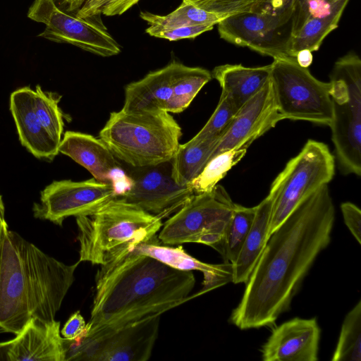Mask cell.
Segmentation results:
<instances>
[{
    "mask_svg": "<svg viewBox=\"0 0 361 361\" xmlns=\"http://www.w3.org/2000/svg\"><path fill=\"white\" fill-rule=\"evenodd\" d=\"M335 209L328 185L302 200L270 235L231 315L241 330L269 326L286 311L331 241Z\"/></svg>",
    "mask_w": 361,
    "mask_h": 361,
    "instance_id": "obj_1",
    "label": "cell"
},
{
    "mask_svg": "<svg viewBox=\"0 0 361 361\" xmlns=\"http://www.w3.org/2000/svg\"><path fill=\"white\" fill-rule=\"evenodd\" d=\"M195 284L192 271L127 250L98 269L90 318L81 336L161 315L196 297L189 296Z\"/></svg>",
    "mask_w": 361,
    "mask_h": 361,
    "instance_id": "obj_2",
    "label": "cell"
},
{
    "mask_svg": "<svg viewBox=\"0 0 361 361\" xmlns=\"http://www.w3.org/2000/svg\"><path fill=\"white\" fill-rule=\"evenodd\" d=\"M80 262L64 264L8 230L0 267V331L16 335L32 317L54 320Z\"/></svg>",
    "mask_w": 361,
    "mask_h": 361,
    "instance_id": "obj_3",
    "label": "cell"
},
{
    "mask_svg": "<svg viewBox=\"0 0 361 361\" xmlns=\"http://www.w3.org/2000/svg\"><path fill=\"white\" fill-rule=\"evenodd\" d=\"M161 218L116 197L92 214L76 217L79 261L105 264L156 237Z\"/></svg>",
    "mask_w": 361,
    "mask_h": 361,
    "instance_id": "obj_4",
    "label": "cell"
},
{
    "mask_svg": "<svg viewBox=\"0 0 361 361\" xmlns=\"http://www.w3.org/2000/svg\"><path fill=\"white\" fill-rule=\"evenodd\" d=\"M181 136L179 124L163 110L113 111L99 132L117 159L133 167L171 160Z\"/></svg>",
    "mask_w": 361,
    "mask_h": 361,
    "instance_id": "obj_5",
    "label": "cell"
},
{
    "mask_svg": "<svg viewBox=\"0 0 361 361\" xmlns=\"http://www.w3.org/2000/svg\"><path fill=\"white\" fill-rule=\"evenodd\" d=\"M333 118L330 128L339 167L361 175V60L349 52L335 63L330 75Z\"/></svg>",
    "mask_w": 361,
    "mask_h": 361,
    "instance_id": "obj_6",
    "label": "cell"
},
{
    "mask_svg": "<svg viewBox=\"0 0 361 361\" xmlns=\"http://www.w3.org/2000/svg\"><path fill=\"white\" fill-rule=\"evenodd\" d=\"M335 173V157L324 142L308 140L274 180L269 236L306 197L328 185Z\"/></svg>",
    "mask_w": 361,
    "mask_h": 361,
    "instance_id": "obj_7",
    "label": "cell"
},
{
    "mask_svg": "<svg viewBox=\"0 0 361 361\" xmlns=\"http://www.w3.org/2000/svg\"><path fill=\"white\" fill-rule=\"evenodd\" d=\"M271 66L270 80L283 119L330 126L333 118L331 82L319 80L293 57L275 59Z\"/></svg>",
    "mask_w": 361,
    "mask_h": 361,
    "instance_id": "obj_8",
    "label": "cell"
},
{
    "mask_svg": "<svg viewBox=\"0 0 361 361\" xmlns=\"http://www.w3.org/2000/svg\"><path fill=\"white\" fill-rule=\"evenodd\" d=\"M234 205L221 185L193 195L162 225L158 239L167 245L204 244L220 253Z\"/></svg>",
    "mask_w": 361,
    "mask_h": 361,
    "instance_id": "obj_9",
    "label": "cell"
},
{
    "mask_svg": "<svg viewBox=\"0 0 361 361\" xmlns=\"http://www.w3.org/2000/svg\"><path fill=\"white\" fill-rule=\"evenodd\" d=\"M161 315L75 340L64 338L66 360L146 361L158 337Z\"/></svg>",
    "mask_w": 361,
    "mask_h": 361,
    "instance_id": "obj_10",
    "label": "cell"
},
{
    "mask_svg": "<svg viewBox=\"0 0 361 361\" xmlns=\"http://www.w3.org/2000/svg\"><path fill=\"white\" fill-rule=\"evenodd\" d=\"M27 17L45 25L39 36L57 43H68L86 51L109 57L118 54L120 45L106 28L93 20L80 18L59 8L55 0H35Z\"/></svg>",
    "mask_w": 361,
    "mask_h": 361,
    "instance_id": "obj_11",
    "label": "cell"
},
{
    "mask_svg": "<svg viewBox=\"0 0 361 361\" xmlns=\"http://www.w3.org/2000/svg\"><path fill=\"white\" fill-rule=\"evenodd\" d=\"M292 14L271 15L247 11L224 18L218 25L221 38L274 59L290 57Z\"/></svg>",
    "mask_w": 361,
    "mask_h": 361,
    "instance_id": "obj_12",
    "label": "cell"
},
{
    "mask_svg": "<svg viewBox=\"0 0 361 361\" xmlns=\"http://www.w3.org/2000/svg\"><path fill=\"white\" fill-rule=\"evenodd\" d=\"M116 197L111 184L94 178L55 180L41 192L40 202L35 203L32 210L35 218L61 226L65 219L92 214Z\"/></svg>",
    "mask_w": 361,
    "mask_h": 361,
    "instance_id": "obj_13",
    "label": "cell"
},
{
    "mask_svg": "<svg viewBox=\"0 0 361 361\" xmlns=\"http://www.w3.org/2000/svg\"><path fill=\"white\" fill-rule=\"evenodd\" d=\"M124 166L131 185L119 197L161 219L177 212L194 195L188 185L173 178L171 160L148 166Z\"/></svg>",
    "mask_w": 361,
    "mask_h": 361,
    "instance_id": "obj_14",
    "label": "cell"
},
{
    "mask_svg": "<svg viewBox=\"0 0 361 361\" xmlns=\"http://www.w3.org/2000/svg\"><path fill=\"white\" fill-rule=\"evenodd\" d=\"M281 120L283 119L279 112L269 80L237 112L220 137L212 157L227 150L248 148L254 140Z\"/></svg>",
    "mask_w": 361,
    "mask_h": 361,
    "instance_id": "obj_15",
    "label": "cell"
},
{
    "mask_svg": "<svg viewBox=\"0 0 361 361\" xmlns=\"http://www.w3.org/2000/svg\"><path fill=\"white\" fill-rule=\"evenodd\" d=\"M59 152L85 168L96 180L111 184L118 197L131 185L124 164L100 138L84 133L66 131L59 144Z\"/></svg>",
    "mask_w": 361,
    "mask_h": 361,
    "instance_id": "obj_16",
    "label": "cell"
},
{
    "mask_svg": "<svg viewBox=\"0 0 361 361\" xmlns=\"http://www.w3.org/2000/svg\"><path fill=\"white\" fill-rule=\"evenodd\" d=\"M60 325L55 319L31 318L14 338L0 343V360L65 361Z\"/></svg>",
    "mask_w": 361,
    "mask_h": 361,
    "instance_id": "obj_17",
    "label": "cell"
},
{
    "mask_svg": "<svg viewBox=\"0 0 361 361\" xmlns=\"http://www.w3.org/2000/svg\"><path fill=\"white\" fill-rule=\"evenodd\" d=\"M321 330L315 318H294L276 326L263 345L264 361H316Z\"/></svg>",
    "mask_w": 361,
    "mask_h": 361,
    "instance_id": "obj_18",
    "label": "cell"
},
{
    "mask_svg": "<svg viewBox=\"0 0 361 361\" xmlns=\"http://www.w3.org/2000/svg\"><path fill=\"white\" fill-rule=\"evenodd\" d=\"M10 110L22 145L38 159L53 160L59 153V144L35 112L34 90L23 87L13 92L10 97Z\"/></svg>",
    "mask_w": 361,
    "mask_h": 361,
    "instance_id": "obj_19",
    "label": "cell"
},
{
    "mask_svg": "<svg viewBox=\"0 0 361 361\" xmlns=\"http://www.w3.org/2000/svg\"><path fill=\"white\" fill-rule=\"evenodd\" d=\"M156 237L138 245L134 250L156 258L175 269L202 272L204 276L203 288L198 293V295L232 281L231 263L212 264L201 262L187 253L182 246L161 245Z\"/></svg>",
    "mask_w": 361,
    "mask_h": 361,
    "instance_id": "obj_20",
    "label": "cell"
},
{
    "mask_svg": "<svg viewBox=\"0 0 361 361\" xmlns=\"http://www.w3.org/2000/svg\"><path fill=\"white\" fill-rule=\"evenodd\" d=\"M173 72L174 61L127 85L122 109L128 111H166L172 94Z\"/></svg>",
    "mask_w": 361,
    "mask_h": 361,
    "instance_id": "obj_21",
    "label": "cell"
},
{
    "mask_svg": "<svg viewBox=\"0 0 361 361\" xmlns=\"http://www.w3.org/2000/svg\"><path fill=\"white\" fill-rule=\"evenodd\" d=\"M271 70V64L258 67L224 64L215 67L212 75L238 111L269 81Z\"/></svg>",
    "mask_w": 361,
    "mask_h": 361,
    "instance_id": "obj_22",
    "label": "cell"
},
{
    "mask_svg": "<svg viewBox=\"0 0 361 361\" xmlns=\"http://www.w3.org/2000/svg\"><path fill=\"white\" fill-rule=\"evenodd\" d=\"M274 197L271 194L256 206L255 215L238 255L232 264V281L238 284L247 281L269 238V230Z\"/></svg>",
    "mask_w": 361,
    "mask_h": 361,
    "instance_id": "obj_23",
    "label": "cell"
},
{
    "mask_svg": "<svg viewBox=\"0 0 361 361\" xmlns=\"http://www.w3.org/2000/svg\"><path fill=\"white\" fill-rule=\"evenodd\" d=\"M220 138L197 140L192 137L180 144L171 159L172 176L179 185H188L211 159Z\"/></svg>",
    "mask_w": 361,
    "mask_h": 361,
    "instance_id": "obj_24",
    "label": "cell"
},
{
    "mask_svg": "<svg viewBox=\"0 0 361 361\" xmlns=\"http://www.w3.org/2000/svg\"><path fill=\"white\" fill-rule=\"evenodd\" d=\"M350 0H336L331 11L322 16L309 18L300 30L290 37L288 54L295 58L298 51L319 49L324 38L337 28L341 16Z\"/></svg>",
    "mask_w": 361,
    "mask_h": 361,
    "instance_id": "obj_25",
    "label": "cell"
},
{
    "mask_svg": "<svg viewBox=\"0 0 361 361\" xmlns=\"http://www.w3.org/2000/svg\"><path fill=\"white\" fill-rule=\"evenodd\" d=\"M212 78V73L205 68L189 67L174 61L172 94L166 111L177 114L185 110Z\"/></svg>",
    "mask_w": 361,
    "mask_h": 361,
    "instance_id": "obj_26",
    "label": "cell"
},
{
    "mask_svg": "<svg viewBox=\"0 0 361 361\" xmlns=\"http://www.w3.org/2000/svg\"><path fill=\"white\" fill-rule=\"evenodd\" d=\"M140 16L149 25L147 28L152 30L173 29L197 25H214L225 18L184 2L165 16L142 11Z\"/></svg>",
    "mask_w": 361,
    "mask_h": 361,
    "instance_id": "obj_27",
    "label": "cell"
},
{
    "mask_svg": "<svg viewBox=\"0 0 361 361\" xmlns=\"http://www.w3.org/2000/svg\"><path fill=\"white\" fill-rule=\"evenodd\" d=\"M255 211L256 206L246 207L235 204L220 252L224 262L233 264L235 261L253 222Z\"/></svg>",
    "mask_w": 361,
    "mask_h": 361,
    "instance_id": "obj_28",
    "label": "cell"
},
{
    "mask_svg": "<svg viewBox=\"0 0 361 361\" xmlns=\"http://www.w3.org/2000/svg\"><path fill=\"white\" fill-rule=\"evenodd\" d=\"M247 149H233L212 157L201 173L188 185L194 195L212 191L228 171L242 159Z\"/></svg>",
    "mask_w": 361,
    "mask_h": 361,
    "instance_id": "obj_29",
    "label": "cell"
},
{
    "mask_svg": "<svg viewBox=\"0 0 361 361\" xmlns=\"http://www.w3.org/2000/svg\"><path fill=\"white\" fill-rule=\"evenodd\" d=\"M332 361L361 360V301L346 314Z\"/></svg>",
    "mask_w": 361,
    "mask_h": 361,
    "instance_id": "obj_30",
    "label": "cell"
},
{
    "mask_svg": "<svg viewBox=\"0 0 361 361\" xmlns=\"http://www.w3.org/2000/svg\"><path fill=\"white\" fill-rule=\"evenodd\" d=\"M61 96L43 91L37 85L34 90L35 110L45 128L54 140L60 144L63 132V113L59 106Z\"/></svg>",
    "mask_w": 361,
    "mask_h": 361,
    "instance_id": "obj_31",
    "label": "cell"
},
{
    "mask_svg": "<svg viewBox=\"0 0 361 361\" xmlns=\"http://www.w3.org/2000/svg\"><path fill=\"white\" fill-rule=\"evenodd\" d=\"M237 112L230 99L221 92L214 111L203 128L193 137L197 140L220 138Z\"/></svg>",
    "mask_w": 361,
    "mask_h": 361,
    "instance_id": "obj_32",
    "label": "cell"
},
{
    "mask_svg": "<svg viewBox=\"0 0 361 361\" xmlns=\"http://www.w3.org/2000/svg\"><path fill=\"white\" fill-rule=\"evenodd\" d=\"M336 0H294L292 5L291 36L310 18L328 14Z\"/></svg>",
    "mask_w": 361,
    "mask_h": 361,
    "instance_id": "obj_33",
    "label": "cell"
},
{
    "mask_svg": "<svg viewBox=\"0 0 361 361\" xmlns=\"http://www.w3.org/2000/svg\"><path fill=\"white\" fill-rule=\"evenodd\" d=\"M262 0H183L201 9L223 18L247 11H255Z\"/></svg>",
    "mask_w": 361,
    "mask_h": 361,
    "instance_id": "obj_34",
    "label": "cell"
},
{
    "mask_svg": "<svg viewBox=\"0 0 361 361\" xmlns=\"http://www.w3.org/2000/svg\"><path fill=\"white\" fill-rule=\"evenodd\" d=\"M140 0H86L75 16L80 18L119 16L124 13Z\"/></svg>",
    "mask_w": 361,
    "mask_h": 361,
    "instance_id": "obj_35",
    "label": "cell"
},
{
    "mask_svg": "<svg viewBox=\"0 0 361 361\" xmlns=\"http://www.w3.org/2000/svg\"><path fill=\"white\" fill-rule=\"evenodd\" d=\"M212 25H197L176 27L173 29L152 30L147 28L145 32L150 36L176 41L183 39H191L212 30Z\"/></svg>",
    "mask_w": 361,
    "mask_h": 361,
    "instance_id": "obj_36",
    "label": "cell"
},
{
    "mask_svg": "<svg viewBox=\"0 0 361 361\" xmlns=\"http://www.w3.org/2000/svg\"><path fill=\"white\" fill-rule=\"evenodd\" d=\"M344 222L357 242L361 243V211L352 202H343L341 205Z\"/></svg>",
    "mask_w": 361,
    "mask_h": 361,
    "instance_id": "obj_37",
    "label": "cell"
},
{
    "mask_svg": "<svg viewBox=\"0 0 361 361\" xmlns=\"http://www.w3.org/2000/svg\"><path fill=\"white\" fill-rule=\"evenodd\" d=\"M86 323L79 311L73 313L61 331V336L67 340H75L84 333Z\"/></svg>",
    "mask_w": 361,
    "mask_h": 361,
    "instance_id": "obj_38",
    "label": "cell"
},
{
    "mask_svg": "<svg viewBox=\"0 0 361 361\" xmlns=\"http://www.w3.org/2000/svg\"><path fill=\"white\" fill-rule=\"evenodd\" d=\"M294 0H262L255 11L281 16L292 14Z\"/></svg>",
    "mask_w": 361,
    "mask_h": 361,
    "instance_id": "obj_39",
    "label": "cell"
},
{
    "mask_svg": "<svg viewBox=\"0 0 361 361\" xmlns=\"http://www.w3.org/2000/svg\"><path fill=\"white\" fill-rule=\"evenodd\" d=\"M295 60L300 66L307 68L312 62V51L308 49L300 50L296 54Z\"/></svg>",
    "mask_w": 361,
    "mask_h": 361,
    "instance_id": "obj_40",
    "label": "cell"
},
{
    "mask_svg": "<svg viewBox=\"0 0 361 361\" xmlns=\"http://www.w3.org/2000/svg\"><path fill=\"white\" fill-rule=\"evenodd\" d=\"M65 6L66 11L72 13L78 11L86 0H60Z\"/></svg>",
    "mask_w": 361,
    "mask_h": 361,
    "instance_id": "obj_41",
    "label": "cell"
},
{
    "mask_svg": "<svg viewBox=\"0 0 361 361\" xmlns=\"http://www.w3.org/2000/svg\"><path fill=\"white\" fill-rule=\"evenodd\" d=\"M8 230V225L6 220L0 221V267L4 238Z\"/></svg>",
    "mask_w": 361,
    "mask_h": 361,
    "instance_id": "obj_42",
    "label": "cell"
},
{
    "mask_svg": "<svg viewBox=\"0 0 361 361\" xmlns=\"http://www.w3.org/2000/svg\"><path fill=\"white\" fill-rule=\"evenodd\" d=\"M4 212H5V209H4V202H3V200H2V196L0 194V221L5 220Z\"/></svg>",
    "mask_w": 361,
    "mask_h": 361,
    "instance_id": "obj_43",
    "label": "cell"
}]
</instances>
